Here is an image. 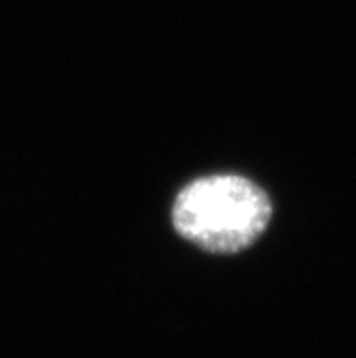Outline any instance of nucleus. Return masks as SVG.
I'll list each match as a JSON object with an SVG mask.
<instances>
[{
	"instance_id": "obj_1",
	"label": "nucleus",
	"mask_w": 356,
	"mask_h": 358,
	"mask_svg": "<svg viewBox=\"0 0 356 358\" xmlns=\"http://www.w3.org/2000/svg\"><path fill=\"white\" fill-rule=\"evenodd\" d=\"M269 195L238 174L191 180L174 200L176 232L208 253H238L262 236L271 221Z\"/></svg>"
}]
</instances>
